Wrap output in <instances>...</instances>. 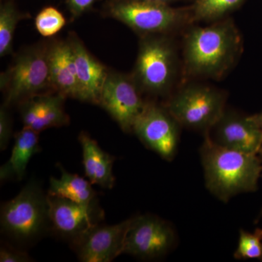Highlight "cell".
<instances>
[{
  "label": "cell",
  "instance_id": "26",
  "mask_svg": "<svg viewBox=\"0 0 262 262\" xmlns=\"http://www.w3.org/2000/svg\"><path fill=\"white\" fill-rule=\"evenodd\" d=\"M66 1L72 15L75 17H78L89 10L96 0H66Z\"/></svg>",
  "mask_w": 262,
  "mask_h": 262
},
{
  "label": "cell",
  "instance_id": "14",
  "mask_svg": "<svg viewBox=\"0 0 262 262\" xmlns=\"http://www.w3.org/2000/svg\"><path fill=\"white\" fill-rule=\"evenodd\" d=\"M68 41L73 53L80 84V101L98 105L108 71L88 51L75 33H71Z\"/></svg>",
  "mask_w": 262,
  "mask_h": 262
},
{
  "label": "cell",
  "instance_id": "3",
  "mask_svg": "<svg viewBox=\"0 0 262 262\" xmlns=\"http://www.w3.org/2000/svg\"><path fill=\"white\" fill-rule=\"evenodd\" d=\"M2 232L19 245L32 244L51 229L48 194L32 180L1 206Z\"/></svg>",
  "mask_w": 262,
  "mask_h": 262
},
{
  "label": "cell",
  "instance_id": "25",
  "mask_svg": "<svg viewBox=\"0 0 262 262\" xmlns=\"http://www.w3.org/2000/svg\"><path fill=\"white\" fill-rule=\"evenodd\" d=\"M32 258L28 253L20 248H15L9 244H3L0 248V261L1 262H29Z\"/></svg>",
  "mask_w": 262,
  "mask_h": 262
},
{
  "label": "cell",
  "instance_id": "13",
  "mask_svg": "<svg viewBox=\"0 0 262 262\" xmlns=\"http://www.w3.org/2000/svg\"><path fill=\"white\" fill-rule=\"evenodd\" d=\"M211 130L213 137L206 135L227 149L258 155L262 147V130L253 116L225 112Z\"/></svg>",
  "mask_w": 262,
  "mask_h": 262
},
{
  "label": "cell",
  "instance_id": "8",
  "mask_svg": "<svg viewBox=\"0 0 262 262\" xmlns=\"http://www.w3.org/2000/svg\"><path fill=\"white\" fill-rule=\"evenodd\" d=\"M176 242L175 231L168 222L154 215H137L131 218L122 254L154 259L166 255Z\"/></svg>",
  "mask_w": 262,
  "mask_h": 262
},
{
  "label": "cell",
  "instance_id": "22",
  "mask_svg": "<svg viewBox=\"0 0 262 262\" xmlns=\"http://www.w3.org/2000/svg\"><path fill=\"white\" fill-rule=\"evenodd\" d=\"M234 257L237 260L257 259L262 261V229L257 228L253 233L239 231L238 244Z\"/></svg>",
  "mask_w": 262,
  "mask_h": 262
},
{
  "label": "cell",
  "instance_id": "21",
  "mask_svg": "<svg viewBox=\"0 0 262 262\" xmlns=\"http://www.w3.org/2000/svg\"><path fill=\"white\" fill-rule=\"evenodd\" d=\"M244 0H195L192 8L194 20L220 18L237 8Z\"/></svg>",
  "mask_w": 262,
  "mask_h": 262
},
{
  "label": "cell",
  "instance_id": "1",
  "mask_svg": "<svg viewBox=\"0 0 262 262\" xmlns=\"http://www.w3.org/2000/svg\"><path fill=\"white\" fill-rule=\"evenodd\" d=\"M205 136L200 152L207 189L225 203L241 193L255 192L262 170L258 155L227 149Z\"/></svg>",
  "mask_w": 262,
  "mask_h": 262
},
{
  "label": "cell",
  "instance_id": "11",
  "mask_svg": "<svg viewBox=\"0 0 262 262\" xmlns=\"http://www.w3.org/2000/svg\"><path fill=\"white\" fill-rule=\"evenodd\" d=\"M48 198L51 229L71 244L101 224L104 218L97 200L82 204L59 196L48 194Z\"/></svg>",
  "mask_w": 262,
  "mask_h": 262
},
{
  "label": "cell",
  "instance_id": "5",
  "mask_svg": "<svg viewBox=\"0 0 262 262\" xmlns=\"http://www.w3.org/2000/svg\"><path fill=\"white\" fill-rule=\"evenodd\" d=\"M106 13L143 37L165 35L194 20L192 11L148 0H112Z\"/></svg>",
  "mask_w": 262,
  "mask_h": 262
},
{
  "label": "cell",
  "instance_id": "4",
  "mask_svg": "<svg viewBox=\"0 0 262 262\" xmlns=\"http://www.w3.org/2000/svg\"><path fill=\"white\" fill-rule=\"evenodd\" d=\"M49 49L50 44L44 43L27 48L2 73L0 88L5 105H20L29 98L54 91L50 77Z\"/></svg>",
  "mask_w": 262,
  "mask_h": 262
},
{
  "label": "cell",
  "instance_id": "19",
  "mask_svg": "<svg viewBox=\"0 0 262 262\" xmlns=\"http://www.w3.org/2000/svg\"><path fill=\"white\" fill-rule=\"evenodd\" d=\"M58 168L61 170V177L59 179H50L48 195L59 196L82 204H90L97 200V193L89 180L67 171L61 165Z\"/></svg>",
  "mask_w": 262,
  "mask_h": 262
},
{
  "label": "cell",
  "instance_id": "17",
  "mask_svg": "<svg viewBox=\"0 0 262 262\" xmlns=\"http://www.w3.org/2000/svg\"><path fill=\"white\" fill-rule=\"evenodd\" d=\"M82 151V164L86 177L92 184L105 189L115 187V177L113 173L115 157L103 151L97 143L86 132L78 136Z\"/></svg>",
  "mask_w": 262,
  "mask_h": 262
},
{
  "label": "cell",
  "instance_id": "16",
  "mask_svg": "<svg viewBox=\"0 0 262 262\" xmlns=\"http://www.w3.org/2000/svg\"><path fill=\"white\" fill-rule=\"evenodd\" d=\"M49 69L52 87L55 92L65 98L80 101V84L73 53L68 40L50 44Z\"/></svg>",
  "mask_w": 262,
  "mask_h": 262
},
{
  "label": "cell",
  "instance_id": "7",
  "mask_svg": "<svg viewBox=\"0 0 262 262\" xmlns=\"http://www.w3.org/2000/svg\"><path fill=\"white\" fill-rule=\"evenodd\" d=\"M225 96L204 85L184 88L169 100L165 108L181 126L208 133L225 112Z\"/></svg>",
  "mask_w": 262,
  "mask_h": 262
},
{
  "label": "cell",
  "instance_id": "2",
  "mask_svg": "<svg viewBox=\"0 0 262 262\" xmlns=\"http://www.w3.org/2000/svg\"><path fill=\"white\" fill-rule=\"evenodd\" d=\"M241 38L230 20L194 27L184 39V57L189 75L220 78L237 59Z\"/></svg>",
  "mask_w": 262,
  "mask_h": 262
},
{
  "label": "cell",
  "instance_id": "18",
  "mask_svg": "<svg viewBox=\"0 0 262 262\" xmlns=\"http://www.w3.org/2000/svg\"><path fill=\"white\" fill-rule=\"evenodd\" d=\"M39 134L25 127L15 134L11 156L0 168L1 182L12 178L19 181L23 179L29 161L41 151Z\"/></svg>",
  "mask_w": 262,
  "mask_h": 262
},
{
  "label": "cell",
  "instance_id": "23",
  "mask_svg": "<svg viewBox=\"0 0 262 262\" xmlns=\"http://www.w3.org/2000/svg\"><path fill=\"white\" fill-rule=\"evenodd\" d=\"M66 25L63 14L53 7L43 8L35 18L37 32L43 37H49L59 32Z\"/></svg>",
  "mask_w": 262,
  "mask_h": 262
},
{
  "label": "cell",
  "instance_id": "15",
  "mask_svg": "<svg viewBox=\"0 0 262 262\" xmlns=\"http://www.w3.org/2000/svg\"><path fill=\"white\" fill-rule=\"evenodd\" d=\"M64 96L55 93L40 95L20 103V116L24 127L40 133L51 127L70 123L64 108Z\"/></svg>",
  "mask_w": 262,
  "mask_h": 262
},
{
  "label": "cell",
  "instance_id": "9",
  "mask_svg": "<svg viewBox=\"0 0 262 262\" xmlns=\"http://www.w3.org/2000/svg\"><path fill=\"white\" fill-rule=\"evenodd\" d=\"M141 90L133 76L108 72L98 105L110 115L124 132L133 131L134 123L145 107Z\"/></svg>",
  "mask_w": 262,
  "mask_h": 262
},
{
  "label": "cell",
  "instance_id": "6",
  "mask_svg": "<svg viewBox=\"0 0 262 262\" xmlns=\"http://www.w3.org/2000/svg\"><path fill=\"white\" fill-rule=\"evenodd\" d=\"M177 72V54L173 44L163 35H148L140 42L134 73L139 89L163 95L171 87Z\"/></svg>",
  "mask_w": 262,
  "mask_h": 262
},
{
  "label": "cell",
  "instance_id": "28",
  "mask_svg": "<svg viewBox=\"0 0 262 262\" xmlns=\"http://www.w3.org/2000/svg\"><path fill=\"white\" fill-rule=\"evenodd\" d=\"M148 1L158 2V3H170V2L176 1V0H148Z\"/></svg>",
  "mask_w": 262,
  "mask_h": 262
},
{
  "label": "cell",
  "instance_id": "12",
  "mask_svg": "<svg viewBox=\"0 0 262 262\" xmlns=\"http://www.w3.org/2000/svg\"><path fill=\"white\" fill-rule=\"evenodd\" d=\"M131 218L113 225L99 224L72 244L83 262H110L122 254Z\"/></svg>",
  "mask_w": 262,
  "mask_h": 262
},
{
  "label": "cell",
  "instance_id": "27",
  "mask_svg": "<svg viewBox=\"0 0 262 262\" xmlns=\"http://www.w3.org/2000/svg\"><path fill=\"white\" fill-rule=\"evenodd\" d=\"M253 116L254 117L256 122H257L258 126H259L262 130V112L261 113L258 114V115H253Z\"/></svg>",
  "mask_w": 262,
  "mask_h": 262
},
{
  "label": "cell",
  "instance_id": "20",
  "mask_svg": "<svg viewBox=\"0 0 262 262\" xmlns=\"http://www.w3.org/2000/svg\"><path fill=\"white\" fill-rule=\"evenodd\" d=\"M25 15L18 11L14 3L5 2L0 7V56L10 54L13 50V40L15 29Z\"/></svg>",
  "mask_w": 262,
  "mask_h": 262
},
{
  "label": "cell",
  "instance_id": "24",
  "mask_svg": "<svg viewBox=\"0 0 262 262\" xmlns=\"http://www.w3.org/2000/svg\"><path fill=\"white\" fill-rule=\"evenodd\" d=\"M8 106L3 104L0 108V150L4 151L8 147L12 136V119L8 112Z\"/></svg>",
  "mask_w": 262,
  "mask_h": 262
},
{
  "label": "cell",
  "instance_id": "29",
  "mask_svg": "<svg viewBox=\"0 0 262 262\" xmlns=\"http://www.w3.org/2000/svg\"><path fill=\"white\" fill-rule=\"evenodd\" d=\"M258 156H259L260 160H261V166H262V147L261 148V149H260V151H258ZM261 172H262V170H261ZM261 216H262V209H261V212H260V214H259V216H258V220H259L260 217H261Z\"/></svg>",
  "mask_w": 262,
  "mask_h": 262
},
{
  "label": "cell",
  "instance_id": "10",
  "mask_svg": "<svg viewBox=\"0 0 262 262\" xmlns=\"http://www.w3.org/2000/svg\"><path fill=\"white\" fill-rule=\"evenodd\" d=\"M179 122L165 106L146 102L133 127L142 144L166 161L176 156L179 143Z\"/></svg>",
  "mask_w": 262,
  "mask_h": 262
}]
</instances>
